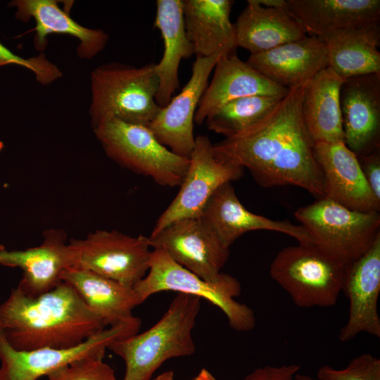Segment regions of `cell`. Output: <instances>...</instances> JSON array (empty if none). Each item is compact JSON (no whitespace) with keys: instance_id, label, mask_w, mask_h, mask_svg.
<instances>
[{"instance_id":"cell-4","label":"cell","mask_w":380,"mask_h":380,"mask_svg":"<svg viewBox=\"0 0 380 380\" xmlns=\"http://www.w3.org/2000/svg\"><path fill=\"white\" fill-rule=\"evenodd\" d=\"M90 79L93 127L110 119L148 127L160 109L153 63L140 68L116 62L103 64L92 70Z\"/></svg>"},{"instance_id":"cell-39","label":"cell","mask_w":380,"mask_h":380,"mask_svg":"<svg viewBox=\"0 0 380 380\" xmlns=\"http://www.w3.org/2000/svg\"><path fill=\"white\" fill-rule=\"evenodd\" d=\"M5 249L4 246L2 245H0V265H1V252Z\"/></svg>"},{"instance_id":"cell-27","label":"cell","mask_w":380,"mask_h":380,"mask_svg":"<svg viewBox=\"0 0 380 380\" xmlns=\"http://www.w3.org/2000/svg\"><path fill=\"white\" fill-rule=\"evenodd\" d=\"M61 279L75 290L106 327L132 318V310L141 303L132 287L87 270L68 268Z\"/></svg>"},{"instance_id":"cell-31","label":"cell","mask_w":380,"mask_h":380,"mask_svg":"<svg viewBox=\"0 0 380 380\" xmlns=\"http://www.w3.org/2000/svg\"><path fill=\"white\" fill-rule=\"evenodd\" d=\"M318 380H380V359L369 353L352 359L343 369L321 366Z\"/></svg>"},{"instance_id":"cell-29","label":"cell","mask_w":380,"mask_h":380,"mask_svg":"<svg viewBox=\"0 0 380 380\" xmlns=\"http://www.w3.org/2000/svg\"><path fill=\"white\" fill-rule=\"evenodd\" d=\"M284 97L257 95L231 101L205 120L206 127L225 138L240 136L263 121Z\"/></svg>"},{"instance_id":"cell-34","label":"cell","mask_w":380,"mask_h":380,"mask_svg":"<svg viewBox=\"0 0 380 380\" xmlns=\"http://www.w3.org/2000/svg\"><path fill=\"white\" fill-rule=\"evenodd\" d=\"M299 371L300 366L294 364L267 365L254 369L247 374L243 380H295V376Z\"/></svg>"},{"instance_id":"cell-12","label":"cell","mask_w":380,"mask_h":380,"mask_svg":"<svg viewBox=\"0 0 380 380\" xmlns=\"http://www.w3.org/2000/svg\"><path fill=\"white\" fill-rule=\"evenodd\" d=\"M148 239L151 247L163 250L175 262L208 281L220 277L229 256V248L200 217L174 221Z\"/></svg>"},{"instance_id":"cell-17","label":"cell","mask_w":380,"mask_h":380,"mask_svg":"<svg viewBox=\"0 0 380 380\" xmlns=\"http://www.w3.org/2000/svg\"><path fill=\"white\" fill-rule=\"evenodd\" d=\"M1 265L20 267L23 276L18 286L30 297L42 295L62 281V274L73 267L72 253L62 230L50 229L44 234L38 246L24 251L1 252Z\"/></svg>"},{"instance_id":"cell-25","label":"cell","mask_w":380,"mask_h":380,"mask_svg":"<svg viewBox=\"0 0 380 380\" xmlns=\"http://www.w3.org/2000/svg\"><path fill=\"white\" fill-rule=\"evenodd\" d=\"M237 46L251 54L265 52L307 36L303 27L283 8H272L248 0L234 24Z\"/></svg>"},{"instance_id":"cell-6","label":"cell","mask_w":380,"mask_h":380,"mask_svg":"<svg viewBox=\"0 0 380 380\" xmlns=\"http://www.w3.org/2000/svg\"><path fill=\"white\" fill-rule=\"evenodd\" d=\"M346 265L314 244L299 243L277 254L270 274L297 306L331 307L342 291Z\"/></svg>"},{"instance_id":"cell-11","label":"cell","mask_w":380,"mask_h":380,"mask_svg":"<svg viewBox=\"0 0 380 380\" xmlns=\"http://www.w3.org/2000/svg\"><path fill=\"white\" fill-rule=\"evenodd\" d=\"M243 173V167L217 157L208 137H196L179 192L160 215L150 235L157 234L174 221L199 217L217 189L239 179Z\"/></svg>"},{"instance_id":"cell-20","label":"cell","mask_w":380,"mask_h":380,"mask_svg":"<svg viewBox=\"0 0 380 380\" xmlns=\"http://www.w3.org/2000/svg\"><path fill=\"white\" fill-rule=\"evenodd\" d=\"M246 62L260 74L289 89L310 80L328 67L325 46L314 35L251 54Z\"/></svg>"},{"instance_id":"cell-18","label":"cell","mask_w":380,"mask_h":380,"mask_svg":"<svg viewBox=\"0 0 380 380\" xmlns=\"http://www.w3.org/2000/svg\"><path fill=\"white\" fill-rule=\"evenodd\" d=\"M200 217L227 248L243 234L254 230L280 232L293 237L299 243H312L300 224L271 220L247 210L238 198L231 182L217 189Z\"/></svg>"},{"instance_id":"cell-35","label":"cell","mask_w":380,"mask_h":380,"mask_svg":"<svg viewBox=\"0 0 380 380\" xmlns=\"http://www.w3.org/2000/svg\"><path fill=\"white\" fill-rule=\"evenodd\" d=\"M255 1L265 7L287 10L286 0H255Z\"/></svg>"},{"instance_id":"cell-33","label":"cell","mask_w":380,"mask_h":380,"mask_svg":"<svg viewBox=\"0 0 380 380\" xmlns=\"http://www.w3.org/2000/svg\"><path fill=\"white\" fill-rule=\"evenodd\" d=\"M357 159L369 187L380 201V148Z\"/></svg>"},{"instance_id":"cell-5","label":"cell","mask_w":380,"mask_h":380,"mask_svg":"<svg viewBox=\"0 0 380 380\" xmlns=\"http://www.w3.org/2000/svg\"><path fill=\"white\" fill-rule=\"evenodd\" d=\"M133 289L141 303L154 293L172 291L208 300L223 312L236 331H248L255 325L253 310L234 300L241 292L237 279L222 273L217 281H206L175 262L162 249L153 248L148 273Z\"/></svg>"},{"instance_id":"cell-7","label":"cell","mask_w":380,"mask_h":380,"mask_svg":"<svg viewBox=\"0 0 380 380\" xmlns=\"http://www.w3.org/2000/svg\"><path fill=\"white\" fill-rule=\"evenodd\" d=\"M106 153L129 170L164 186H179L189 159L163 145L147 126L110 119L93 127Z\"/></svg>"},{"instance_id":"cell-40","label":"cell","mask_w":380,"mask_h":380,"mask_svg":"<svg viewBox=\"0 0 380 380\" xmlns=\"http://www.w3.org/2000/svg\"><path fill=\"white\" fill-rule=\"evenodd\" d=\"M3 148H4V143L0 141V152L1 151Z\"/></svg>"},{"instance_id":"cell-10","label":"cell","mask_w":380,"mask_h":380,"mask_svg":"<svg viewBox=\"0 0 380 380\" xmlns=\"http://www.w3.org/2000/svg\"><path fill=\"white\" fill-rule=\"evenodd\" d=\"M141 324V319L134 316L103 329L74 347L64 349L18 350L10 346L0 333V380H37L81 358H103L112 342L138 333Z\"/></svg>"},{"instance_id":"cell-30","label":"cell","mask_w":380,"mask_h":380,"mask_svg":"<svg viewBox=\"0 0 380 380\" xmlns=\"http://www.w3.org/2000/svg\"><path fill=\"white\" fill-rule=\"evenodd\" d=\"M49 380H116L113 369L99 357H86L61 367L47 376Z\"/></svg>"},{"instance_id":"cell-36","label":"cell","mask_w":380,"mask_h":380,"mask_svg":"<svg viewBox=\"0 0 380 380\" xmlns=\"http://www.w3.org/2000/svg\"><path fill=\"white\" fill-rule=\"evenodd\" d=\"M191 380H216V379L207 369L203 368Z\"/></svg>"},{"instance_id":"cell-38","label":"cell","mask_w":380,"mask_h":380,"mask_svg":"<svg viewBox=\"0 0 380 380\" xmlns=\"http://www.w3.org/2000/svg\"><path fill=\"white\" fill-rule=\"evenodd\" d=\"M295 380H318L317 379H315L309 375L297 373L295 376Z\"/></svg>"},{"instance_id":"cell-8","label":"cell","mask_w":380,"mask_h":380,"mask_svg":"<svg viewBox=\"0 0 380 380\" xmlns=\"http://www.w3.org/2000/svg\"><path fill=\"white\" fill-rule=\"evenodd\" d=\"M294 217L312 244L346 264L364 255L380 235L379 212L353 210L327 197L298 208Z\"/></svg>"},{"instance_id":"cell-3","label":"cell","mask_w":380,"mask_h":380,"mask_svg":"<svg viewBox=\"0 0 380 380\" xmlns=\"http://www.w3.org/2000/svg\"><path fill=\"white\" fill-rule=\"evenodd\" d=\"M201 298L177 293L163 317L148 330L118 339L108 347L125 363L122 380H152L165 361L196 351L192 330Z\"/></svg>"},{"instance_id":"cell-16","label":"cell","mask_w":380,"mask_h":380,"mask_svg":"<svg viewBox=\"0 0 380 380\" xmlns=\"http://www.w3.org/2000/svg\"><path fill=\"white\" fill-rule=\"evenodd\" d=\"M314 153L322 173L324 197L353 210L380 211V201L369 187L357 157L343 141L315 143Z\"/></svg>"},{"instance_id":"cell-15","label":"cell","mask_w":380,"mask_h":380,"mask_svg":"<svg viewBox=\"0 0 380 380\" xmlns=\"http://www.w3.org/2000/svg\"><path fill=\"white\" fill-rule=\"evenodd\" d=\"M342 291L349 300V310L340 341H349L362 332L379 338L380 235L364 255L346 265Z\"/></svg>"},{"instance_id":"cell-14","label":"cell","mask_w":380,"mask_h":380,"mask_svg":"<svg viewBox=\"0 0 380 380\" xmlns=\"http://www.w3.org/2000/svg\"><path fill=\"white\" fill-rule=\"evenodd\" d=\"M340 106L346 146L357 157L380 148V73L345 80Z\"/></svg>"},{"instance_id":"cell-2","label":"cell","mask_w":380,"mask_h":380,"mask_svg":"<svg viewBox=\"0 0 380 380\" xmlns=\"http://www.w3.org/2000/svg\"><path fill=\"white\" fill-rule=\"evenodd\" d=\"M105 328L63 281L35 297L13 289L0 305V333L18 350L72 348Z\"/></svg>"},{"instance_id":"cell-28","label":"cell","mask_w":380,"mask_h":380,"mask_svg":"<svg viewBox=\"0 0 380 380\" xmlns=\"http://www.w3.org/2000/svg\"><path fill=\"white\" fill-rule=\"evenodd\" d=\"M287 11L306 33L319 36L380 20L379 0H286Z\"/></svg>"},{"instance_id":"cell-9","label":"cell","mask_w":380,"mask_h":380,"mask_svg":"<svg viewBox=\"0 0 380 380\" xmlns=\"http://www.w3.org/2000/svg\"><path fill=\"white\" fill-rule=\"evenodd\" d=\"M73 267L93 272L132 287L147 274L151 258L149 239L116 230H97L69 242Z\"/></svg>"},{"instance_id":"cell-19","label":"cell","mask_w":380,"mask_h":380,"mask_svg":"<svg viewBox=\"0 0 380 380\" xmlns=\"http://www.w3.org/2000/svg\"><path fill=\"white\" fill-rule=\"evenodd\" d=\"M289 89L258 72L236 52L220 56L214 68L196 110L194 122L202 124L227 103L236 99L257 96H285Z\"/></svg>"},{"instance_id":"cell-23","label":"cell","mask_w":380,"mask_h":380,"mask_svg":"<svg viewBox=\"0 0 380 380\" xmlns=\"http://www.w3.org/2000/svg\"><path fill=\"white\" fill-rule=\"evenodd\" d=\"M233 4L232 0H182L185 29L196 57L236 52L235 26L230 20Z\"/></svg>"},{"instance_id":"cell-26","label":"cell","mask_w":380,"mask_h":380,"mask_svg":"<svg viewBox=\"0 0 380 380\" xmlns=\"http://www.w3.org/2000/svg\"><path fill=\"white\" fill-rule=\"evenodd\" d=\"M344 81L327 67L308 82L301 112L315 143L343 141L340 90Z\"/></svg>"},{"instance_id":"cell-13","label":"cell","mask_w":380,"mask_h":380,"mask_svg":"<svg viewBox=\"0 0 380 380\" xmlns=\"http://www.w3.org/2000/svg\"><path fill=\"white\" fill-rule=\"evenodd\" d=\"M220 56L196 57L188 82L167 106L160 108L148 125L163 145L181 157L189 159L193 151L194 116L210 75Z\"/></svg>"},{"instance_id":"cell-1","label":"cell","mask_w":380,"mask_h":380,"mask_svg":"<svg viewBox=\"0 0 380 380\" xmlns=\"http://www.w3.org/2000/svg\"><path fill=\"white\" fill-rule=\"evenodd\" d=\"M308 81L290 88L273 111L255 127L213 144L217 157L246 167L263 187L293 185L317 199L324 197L315 142L301 112Z\"/></svg>"},{"instance_id":"cell-24","label":"cell","mask_w":380,"mask_h":380,"mask_svg":"<svg viewBox=\"0 0 380 380\" xmlns=\"http://www.w3.org/2000/svg\"><path fill=\"white\" fill-rule=\"evenodd\" d=\"M154 27L160 31L164 44L163 57L156 64L159 80L156 103L163 108L169 103L179 86L181 61L194 54L185 29L182 0H157Z\"/></svg>"},{"instance_id":"cell-22","label":"cell","mask_w":380,"mask_h":380,"mask_svg":"<svg viewBox=\"0 0 380 380\" xmlns=\"http://www.w3.org/2000/svg\"><path fill=\"white\" fill-rule=\"evenodd\" d=\"M380 20L317 36L325 46L328 67L343 79L380 73Z\"/></svg>"},{"instance_id":"cell-37","label":"cell","mask_w":380,"mask_h":380,"mask_svg":"<svg viewBox=\"0 0 380 380\" xmlns=\"http://www.w3.org/2000/svg\"><path fill=\"white\" fill-rule=\"evenodd\" d=\"M152 380H174V373L172 371L165 372Z\"/></svg>"},{"instance_id":"cell-32","label":"cell","mask_w":380,"mask_h":380,"mask_svg":"<svg viewBox=\"0 0 380 380\" xmlns=\"http://www.w3.org/2000/svg\"><path fill=\"white\" fill-rule=\"evenodd\" d=\"M6 65H17L32 71L36 80L47 85L62 77V72L51 63L44 53L25 58L20 57L0 42V67Z\"/></svg>"},{"instance_id":"cell-21","label":"cell","mask_w":380,"mask_h":380,"mask_svg":"<svg viewBox=\"0 0 380 380\" xmlns=\"http://www.w3.org/2000/svg\"><path fill=\"white\" fill-rule=\"evenodd\" d=\"M55 0H13L8 6L15 7V17L22 21H35L34 45L43 51L47 46L51 34H68L78 39L77 56L91 59L104 49L109 37L102 30L90 29L75 21L68 12L61 9Z\"/></svg>"}]
</instances>
